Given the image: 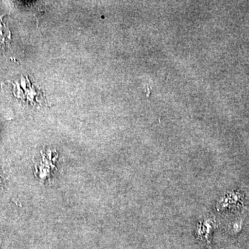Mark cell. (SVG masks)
Wrapping results in <instances>:
<instances>
[{
  "label": "cell",
  "instance_id": "cell-1",
  "mask_svg": "<svg viewBox=\"0 0 249 249\" xmlns=\"http://www.w3.org/2000/svg\"><path fill=\"white\" fill-rule=\"evenodd\" d=\"M9 29L6 27L4 23L0 22V49L4 48L6 42L11 39Z\"/></svg>",
  "mask_w": 249,
  "mask_h": 249
}]
</instances>
